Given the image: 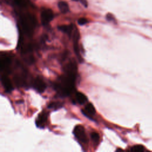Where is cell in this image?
Returning a JSON list of instances; mask_svg holds the SVG:
<instances>
[{"mask_svg":"<svg viewBox=\"0 0 152 152\" xmlns=\"http://www.w3.org/2000/svg\"><path fill=\"white\" fill-rule=\"evenodd\" d=\"M87 22H88L87 20L85 18H80L78 20V24L79 25H81V26H83V25H84V24H87Z\"/></svg>","mask_w":152,"mask_h":152,"instance_id":"cell-18","label":"cell"},{"mask_svg":"<svg viewBox=\"0 0 152 152\" xmlns=\"http://www.w3.org/2000/svg\"><path fill=\"white\" fill-rule=\"evenodd\" d=\"M14 1L19 5H24L25 4L24 0H14Z\"/></svg>","mask_w":152,"mask_h":152,"instance_id":"cell-20","label":"cell"},{"mask_svg":"<svg viewBox=\"0 0 152 152\" xmlns=\"http://www.w3.org/2000/svg\"><path fill=\"white\" fill-rule=\"evenodd\" d=\"M11 63L10 57L7 56H2L0 59V69L1 71L7 70Z\"/></svg>","mask_w":152,"mask_h":152,"instance_id":"cell-9","label":"cell"},{"mask_svg":"<svg viewBox=\"0 0 152 152\" xmlns=\"http://www.w3.org/2000/svg\"><path fill=\"white\" fill-rule=\"evenodd\" d=\"M48 108L49 109H58L62 107V103L59 102H51L48 104Z\"/></svg>","mask_w":152,"mask_h":152,"instance_id":"cell-14","label":"cell"},{"mask_svg":"<svg viewBox=\"0 0 152 152\" xmlns=\"http://www.w3.org/2000/svg\"><path fill=\"white\" fill-rule=\"evenodd\" d=\"M130 150L132 151H136V152H141L144 151L145 150V148L144 146L141 145H136L133 147H132L130 148Z\"/></svg>","mask_w":152,"mask_h":152,"instance_id":"cell-16","label":"cell"},{"mask_svg":"<svg viewBox=\"0 0 152 152\" xmlns=\"http://www.w3.org/2000/svg\"><path fill=\"white\" fill-rule=\"evenodd\" d=\"M53 18V13L50 9H44L41 12V21L43 26L48 25Z\"/></svg>","mask_w":152,"mask_h":152,"instance_id":"cell-4","label":"cell"},{"mask_svg":"<svg viewBox=\"0 0 152 152\" xmlns=\"http://www.w3.org/2000/svg\"><path fill=\"white\" fill-rule=\"evenodd\" d=\"M33 87L38 92L42 93L46 89V85L42 78L37 77L33 81Z\"/></svg>","mask_w":152,"mask_h":152,"instance_id":"cell-5","label":"cell"},{"mask_svg":"<svg viewBox=\"0 0 152 152\" xmlns=\"http://www.w3.org/2000/svg\"><path fill=\"white\" fill-rule=\"evenodd\" d=\"M106 18L107 19V21H114L115 20V17L114 16L110 14V13H108L106 16Z\"/></svg>","mask_w":152,"mask_h":152,"instance_id":"cell-19","label":"cell"},{"mask_svg":"<svg viewBox=\"0 0 152 152\" xmlns=\"http://www.w3.org/2000/svg\"><path fill=\"white\" fill-rule=\"evenodd\" d=\"M74 1H80L83 5L84 7H87V5H88V4H87V1L86 0H73Z\"/></svg>","mask_w":152,"mask_h":152,"instance_id":"cell-21","label":"cell"},{"mask_svg":"<svg viewBox=\"0 0 152 152\" xmlns=\"http://www.w3.org/2000/svg\"><path fill=\"white\" fill-rule=\"evenodd\" d=\"M36 18L31 14H26L21 18V26L24 32L28 35H31L36 25Z\"/></svg>","mask_w":152,"mask_h":152,"instance_id":"cell-2","label":"cell"},{"mask_svg":"<svg viewBox=\"0 0 152 152\" xmlns=\"http://www.w3.org/2000/svg\"><path fill=\"white\" fill-rule=\"evenodd\" d=\"M74 26L72 24L70 25H62L58 27V29L61 31L68 34L69 36H70L74 30Z\"/></svg>","mask_w":152,"mask_h":152,"instance_id":"cell-11","label":"cell"},{"mask_svg":"<svg viewBox=\"0 0 152 152\" xmlns=\"http://www.w3.org/2000/svg\"><path fill=\"white\" fill-rule=\"evenodd\" d=\"M14 80L15 84L18 86H23L24 84V82L25 81L24 78L20 75H15L14 78Z\"/></svg>","mask_w":152,"mask_h":152,"instance_id":"cell-15","label":"cell"},{"mask_svg":"<svg viewBox=\"0 0 152 152\" xmlns=\"http://www.w3.org/2000/svg\"><path fill=\"white\" fill-rule=\"evenodd\" d=\"M1 80L2 84L6 91L10 92L13 89L12 84L10 80L6 75H2L1 77Z\"/></svg>","mask_w":152,"mask_h":152,"instance_id":"cell-8","label":"cell"},{"mask_svg":"<svg viewBox=\"0 0 152 152\" xmlns=\"http://www.w3.org/2000/svg\"><path fill=\"white\" fill-rule=\"evenodd\" d=\"M77 74V64L74 61L69 62L65 66V75L62 77L58 90L64 95H68L74 87Z\"/></svg>","mask_w":152,"mask_h":152,"instance_id":"cell-1","label":"cell"},{"mask_svg":"<svg viewBox=\"0 0 152 152\" xmlns=\"http://www.w3.org/2000/svg\"><path fill=\"white\" fill-rule=\"evenodd\" d=\"M80 38V34L78 30L74 28V31H73V42H74V52L78 58V59L81 61V57H80V52H79V48H78V42Z\"/></svg>","mask_w":152,"mask_h":152,"instance_id":"cell-6","label":"cell"},{"mask_svg":"<svg viewBox=\"0 0 152 152\" xmlns=\"http://www.w3.org/2000/svg\"><path fill=\"white\" fill-rule=\"evenodd\" d=\"M74 135L76 138L82 143L87 144L88 142V139L86 134L85 129L82 125H78L75 126L73 131Z\"/></svg>","mask_w":152,"mask_h":152,"instance_id":"cell-3","label":"cell"},{"mask_svg":"<svg viewBox=\"0 0 152 152\" xmlns=\"http://www.w3.org/2000/svg\"><path fill=\"white\" fill-rule=\"evenodd\" d=\"M58 8L62 13H66L69 11L68 4L64 1H61L58 4Z\"/></svg>","mask_w":152,"mask_h":152,"instance_id":"cell-13","label":"cell"},{"mask_svg":"<svg viewBox=\"0 0 152 152\" xmlns=\"http://www.w3.org/2000/svg\"><path fill=\"white\" fill-rule=\"evenodd\" d=\"M75 98H76L77 102L80 104H83L87 101V96L81 92H78L76 93Z\"/></svg>","mask_w":152,"mask_h":152,"instance_id":"cell-12","label":"cell"},{"mask_svg":"<svg viewBox=\"0 0 152 152\" xmlns=\"http://www.w3.org/2000/svg\"><path fill=\"white\" fill-rule=\"evenodd\" d=\"M82 112L86 116L91 118V115H93L96 113V109L93 104L90 103L86 106L84 110H82Z\"/></svg>","mask_w":152,"mask_h":152,"instance_id":"cell-10","label":"cell"},{"mask_svg":"<svg viewBox=\"0 0 152 152\" xmlns=\"http://www.w3.org/2000/svg\"><path fill=\"white\" fill-rule=\"evenodd\" d=\"M91 140L94 141V142H96V143H97L100 139L99 135L97 132H94L91 134Z\"/></svg>","mask_w":152,"mask_h":152,"instance_id":"cell-17","label":"cell"},{"mask_svg":"<svg viewBox=\"0 0 152 152\" xmlns=\"http://www.w3.org/2000/svg\"><path fill=\"white\" fill-rule=\"evenodd\" d=\"M47 118H48L47 113L45 112V111L42 112L40 113H39L36 121V124L37 126L40 128H43L46 123Z\"/></svg>","mask_w":152,"mask_h":152,"instance_id":"cell-7","label":"cell"}]
</instances>
